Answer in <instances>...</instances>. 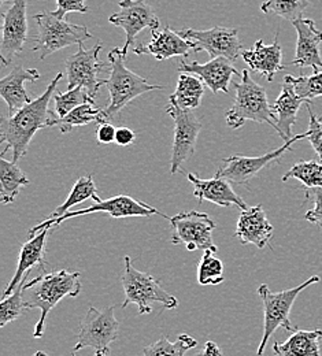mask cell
Masks as SVG:
<instances>
[{"instance_id":"17","label":"cell","mask_w":322,"mask_h":356,"mask_svg":"<svg viewBox=\"0 0 322 356\" xmlns=\"http://www.w3.org/2000/svg\"><path fill=\"white\" fill-rule=\"evenodd\" d=\"M298 33L296 52L293 60L285 66L312 67L314 73L322 70L320 45L322 44V32L316 26V22L309 18H298L292 22Z\"/></svg>"},{"instance_id":"37","label":"cell","mask_w":322,"mask_h":356,"mask_svg":"<svg viewBox=\"0 0 322 356\" xmlns=\"http://www.w3.org/2000/svg\"><path fill=\"white\" fill-rule=\"evenodd\" d=\"M24 284H21L10 296L3 298L0 303V327H4L7 323L18 319L25 310H28L22 293Z\"/></svg>"},{"instance_id":"11","label":"cell","mask_w":322,"mask_h":356,"mask_svg":"<svg viewBox=\"0 0 322 356\" xmlns=\"http://www.w3.org/2000/svg\"><path fill=\"white\" fill-rule=\"evenodd\" d=\"M166 113L175 121V140L170 159V175L175 176L180 168L195 154L198 136L202 131V124L193 110H184L169 97Z\"/></svg>"},{"instance_id":"42","label":"cell","mask_w":322,"mask_h":356,"mask_svg":"<svg viewBox=\"0 0 322 356\" xmlns=\"http://www.w3.org/2000/svg\"><path fill=\"white\" fill-rule=\"evenodd\" d=\"M136 141V134L129 128H118L115 136V144L121 147H128Z\"/></svg>"},{"instance_id":"13","label":"cell","mask_w":322,"mask_h":356,"mask_svg":"<svg viewBox=\"0 0 322 356\" xmlns=\"http://www.w3.org/2000/svg\"><path fill=\"white\" fill-rule=\"evenodd\" d=\"M83 44H79V51L65 60L67 88L84 87L95 99L100 87L106 86V80L99 79V74L104 70V63L99 59L103 44L99 42L90 49H86Z\"/></svg>"},{"instance_id":"4","label":"cell","mask_w":322,"mask_h":356,"mask_svg":"<svg viewBox=\"0 0 322 356\" xmlns=\"http://www.w3.org/2000/svg\"><path fill=\"white\" fill-rule=\"evenodd\" d=\"M110 77L106 80L110 100L104 108L108 120L115 118L134 99L151 90H161L166 87L148 83L145 79L134 73L125 66V56L121 48H113L108 55Z\"/></svg>"},{"instance_id":"9","label":"cell","mask_w":322,"mask_h":356,"mask_svg":"<svg viewBox=\"0 0 322 356\" xmlns=\"http://www.w3.org/2000/svg\"><path fill=\"white\" fill-rule=\"evenodd\" d=\"M93 213H106L113 218L121 220V218H132V217H151V216H159L163 218L170 220L169 217H166L163 213H161L159 210H156L155 207L138 202L136 199L127 196V195H118L114 197H110L107 200H100V202H95V204L87 209H81V210H76V211H69L65 216L59 217L58 220L54 221H47L45 220L43 222L33 226L29 230V237H33L35 234L40 233L43 229L48 227H56L61 223L67 221V220H73L81 216H87V214H93Z\"/></svg>"},{"instance_id":"25","label":"cell","mask_w":322,"mask_h":356,"mask_svg":"<svg viewBox=\"0 0 322 356\" xmlns=\"http://www.w3.org/2000/svg\"><path fill=\"white\" fill-rule=\"evenodd\" d=\"M303 103H312L302 97H299L293 89V86L282 80V89L280 96L277 97L275 104L272 106L277 117L276 129L277 134L285 141L291 140L292 136V128L296 124L299 108Z\"/></svg>"},{"instance_id":"26","label":"cell","mask_w":322,"mask_h":356,"mask_svg":"<svg viewBox=\"0 0 322 356\" xmlns=\"http://www.w3.org/2000/svg\"><path fill=\"white\" fill-rule=\"evenodd\" d=\"M322 330H295L285 343H275L277 356H320Z\"/></svg>"},{"instance_id":"14","label":"cell","mask_w":322,"mask_h":356,"mask_svg":"<svg viewBox=\"0 0 322 356\" xmlns=\"http://www.w3.org/2000/svg\"><path fill=\"white\" fill-rule=\"evenodd\" d=\"M118 6L120 11L110 15L108 22L124 29L127 40L121 48V52L127 58L129 48L136 44L138 33L147 28L151 29V32L158 31L161 21L145 0H121Z\"/></svg>"},{"instance_id":"34","label":"cell","mask_w":322,"mask_h":356,"mask_svg":"<svg viewBox=\"0 0 322 356\" xmlns=\"http://www.w3.org/2000/svg\"><path fill=\"white\" fill-rule=\"evenodd\" d=\"M225 281L224 264L214 257L213 251H204L198 266L199 285H220Z\"/></svg>"},{"instance_id":"10","label":"cell","mask_w":322,"mask_h":356,"mask_svg":"<svg viewBox=\"0 0 322 356\" xmlns=\"http://www.w3.org/2000/svg\"><path fill=\"white\" fill-rule=\"evenodd\" d=\"M169 221L172 225V243L175 245H184L189 252L196 250L217 252L218 248L213 240V232L217 225L209 214L192 210L180 213Z\"/></svg>"},{"instance_id":"6","label":"cell","mask_w":322,"mask_h":356,"mask_svg":"<svg viewBox=\"0 0 322 356\" xmlns=\"http://www.w3.org/2000/svg\"><path fill=\"white\" fill-rule=\"evenodd\" d=\"M317 282H320V277L313 275L303 284H300L295 288H291V289L281 291V292H272L266 284H262L258 288V295L261 296V299L264 302L265 325H264V336H262V340L257 350V355H264V351L266 348L269 339L273 336V333L278 327H282L287 332L296 330V327L293 326V323L289 319L292 306L302 291H305L307 286L314 285Z\"/></svg>"},{"instance_id":"19","label":"cell","mask_w":322,"mask_h":356,"mask_svg":"<svg viewBox=\"0 0 322 356\" xmlns=\"http://www.w3.org/2000/svg\"><path fill=\"white\" fill-rule=\"evenodd\" d=\"M193 185V196L199 203L207 200L220 207H236L240 211L247 209L245 202L234 192L232 182L227 178L214 176L210 179H202L193 173L185 175Z\"/></svg>"},{"instance_id":"39","label":"cell","mask_w":322,"mask_h":356,"mask_svg":"<svg viewBox=\"0 0 322 356\" xmlns=\"http://www.w3.org/2000/svg\"><path fill=\"white\" fill-rule=\"evenodd\" d=\"M312 199L313 200V209H310L306 214L305 218L309 222L314 223L320 226L322 229V189L321 188H313V189H306V200Z\"/></svg>"},{"instance_id":"44","label":"cell","mask_w":322,"mask_h":356,"mask_svg":"<svg viewBox=\"0 0 322 356\" xmlns=\"http://www.w3.org/2000/svg\"><path fill=\"white\" fill-rule=\"evenodd\" d=\"M33 356H48L47 355V354H45V353H43V351H38V353H36V354H35V355Z\"/></svg>"},{"instance_id":"32","label":"cell","mask_w":322,"mask_h":356,"mask_svg":"<svg viewBox=\"0 0 322 356\" xmlns=\"http://www.w3.org/2000/svg\"><path fill=\"white\" fill-rule=\"evenodd\" d=\"M295 178L300 181L305 189L321 188L322 189V162L321 161H302L295 163L284 176L282 181Z\"/></svg>"},{"instance_id":"27","label":"cell","mask_w":322,"mask_h":356,"mask_svg":"<svg viewBox=\"0 0 322 356\" xmlns=\"http://www.w3.org/2000/svg\"><path fill=\"white\" fill-rule=\"evenodd\" d=\"M104 121H108L106 111L96 107L95 102H88L76 107L62 118H58L55 114V117L49 122V127H58L62 134H69L77 127H84L92 122L102 124Z\"/></svg>"},{"instance_id":"18","label":"cell","mask_w":322,"mask_h":356,"mask_svg":"<svg viewBox=\"0 0 322 356\" xmlns=\"http://www.w3.org/2000/svg\"><path fill=\"white\" fill-rule=\"evenodd\" d=\"M180 73H191L198 76L213 93L224 92L230 93V83L233 76H241L233 66V62L224 58H213L207 63H198L193 62H185L182 60L179 66Z\"/></svg>"},{"instance_id":"29","label":"cell","mask_w":322,"mask_h":356,"mask_svg":"<svg viewBox=\"0 0 322 356\" xmlns=\"http://www.w3.org/2000/svg\"><path fill=\"white\" fill-rule=\"evenodd\" d=\"M204 95V83L191 73H182L177 80V87L170 96L179 107L184 110H196Z\"/></svg>"},{"instance_id":"28","label":"cell","mask_w":322,"mask_h":356,"mask_svg":"<svg viewBox=\"0 0 322 356\" xmlns=\"http://www.w3.org/2000/svg\"><path fill=\"white\" fill-rule=\"evenodd\" d=\"M28 184L26 175L15 162L0 159V200L3 204H11Z\"/></svg>"},{"instance_id":"43","label":"cell","mask_w":322,"mask_h":356,"mask_svg":"<svg viewBox=\"0 0 322 356\" xmlns=\"http://www.w3.org/2000/svg\"><path fill=\"white\" fill-rule=\"evenodd\" d=\"M195 356H224L223 355V351H221V348L218 347V344L217 343H214V341H211V340H209V341H206V344H204V347H203V350L200 351V353H198V354H195Z\"/></svg>"},{"instance_id":"7","label":"cell","mask_w":322,"mask_h":356,"mask_svg":"<svg viewBox=\"0 0 322 356\" xmlns=\"http://www.w3.org/2000/svg\"><path fill=\"white\" fill-rule=\"evenodd\" d=\"M38 22V36L35 38L36 45L32 51L40 54V59L45 60L54 52L74 44H83L86 40L92 39L88 28L84 25H74L55 15L54 11H43L35 15Z\"/></svg>"},{"instance_id":"24","label":"cell","mask_w":322,"mask_h":356,"mask_svg":"<svg viewBox=\"0 0 322 356\" xmlns=\"http://www.w3.org/2000/svg\"><path fill=\"white\" fill-rule=\"evenodd\" d=\"M241 58L252 72L265 76L268 81H273L277 73L287 67L282 63V49L278 42V33L273 44L265 45L264 40H258L252 49L241 52Z\"/></svg>"},{"instance_id":"3","label":"cell","mask_w":322,"mask_h":356,"mask_svg":"<svg viewBox=\"0 0 322 356\" xmlns=\"http://www.w3.org/2000/svg\"><path fill=\"white\" fill-rule=\"evenodd\" d=\"M236 89L234 103L225 114L227 127L236 131L245 121L269 124L276 128L277 117L269 104L266 89L255 83L248 70L241 72V83H233Z\"/></svg>"},{"instance_id":"20","label":"cell","mask_w":322,"mask_h":356,"mask_svg":"<svg viewBox=\"0 0 322 356\" xmlns=\"http://www.w3.org/2000/svg\"><path fill=\"white\" fill-rule=\"evenodd\" d=\"M275 229L261 204L240 211L236 226V237L241 244H252L259 250L269 245Z\"/></svg>"},{"instance_id":"1","label":"cell","mask_w":322,"mask_h":356,"mask_svg":"<svg viewBox=\"0 0 322 356\" xmlns=\"http://www.w3.org/2000/svg\"><path fill=\"white\" fill-rule=\"evenodd\" d=\"M62 77L63 74L58 73L38 99L32 100L29 104L18 110L14 115L8 117V120H3L1 141L7 143L3 155L8 149H11L13 162L18 163V161L26 155L35 134L40 129L49 127L51 120L55 117V113H51L48 110L49 100L54 97L55 89Z\"/></svg>"},{"instance_id":"8","label":"cell","mask_w":322,"mask_h":356,"mask_svg":"<svg viewBox=\"0 0 322 356\" xmlns=\"http://www.w3.org/2000/svg\"><path fill=\"white\" fill-rule=\"evenodd\" d=\"M114 312V306L103 310L90 307L80 322L77 343L73 347V353H79L84 348H93L95 356H110V346L120 336V322Z\"/></svg>"},{"instance_id":"45","label":"cell","mask_w":322,"mask_h":356,"mask_svg":"<svg viewBox=\"0 0 322 356\" xmlns=\"http://www.w3.org/2000/svg\"><path fill=\"white\" fill-rule=\"evenodd\" d=\"M72 356H76V353H73V354H72Z\"/></svg>"},{"instance_id":"38","label":"cell","mask_w":322,"mask_h":356,"mask_svg":"<svg viewBox=\"0 0 322 356\" xmlns=\"http://www.w3.org/2000/svg\"><path fill=\"white\" fill-rule=\"evenodd\" d=\"M306 108L310 115V124H309V131H307V140L314 148L316 154L319 155L320 161L322 162V118H319L314 111H313V104L306 103Z\"/></svg>"},{"instance_id":"23","label":"cell","mask_w":322,"mask_h":356,"mask_svg":"<svg viewBox=\"0 0 322 356\" xmlns=\"http://www.w3.org/2000/svg\"><path fill=\"white\" fill-rule=\"evenodd\" d=\"M40 73L36 69H25L22 66H14L11 72L0 80V95L7 103L8 117L14 115L18 110L32 102L29 93L25 89L26 81H38Z\"/></svg>"},{"instance_id":"36","label":"cell","mask_w":322,"mask_h":356,"mask_svg":"<svg viewBox=\"0 0 322 356\" xmlns=\"http://www.w3.org/2000/svg\"><path fill=\"white\" fill-rule=\"evenodd\" d=\"M284 80L289 81L293 86L296 95L307 102H312L313 99L322 96V70L314 73L313 76L293 77L291 74H287Z\"/></svg>"},{"instance_id":"2","label":"cell","mask_w":322,"mask_h":356,"mask_svg":"<svg viewBox=\"0 0 322 356\" xmlns=\"http://www.w3.org/2000/svg\"><path fill=\"white\" fill-rule=\"evenodd\" d=\"M83 291L79 271L59 270L40 274L24 284V300L29 309H40V318L35 326L33 339L40 340L46 332L47 316L65 298H77Z\"/></svg>"},{"instance_id":"15","label":"cell","mask_w":322,"mask_h":356,"mask_svg":"<svg viewBox=\"0 0 322 356\" xmlns=\"http://www.w3.org/2000/svg\"><path fill=\"white\" fill-rule=\"evenodd\" d=\"M179 33L193 43V52L206 51L211 58L224 56L234 62L243 52V44L236 28L214 26L206 31L183 29Z\"/></svg>"},{"instance_id":"21","label":"cell","mask_w":322,"mask_h":356,"mask_svg":"<svg viewBox=\"0 0 322 356\" xmlns=\"http://www.w3.org/2000/svg\"><path fill=\"white\" fill-rule=\"evenodd\" d=\"M54 227L43 229L40 233L35 234L29 238L25 244H22L18 258V265L14 277L8 282L7 288L3 292V298L10 296L21 284L25 282L28 273L33 267H45L47 265L46 261V244L47 236Z\"/></svg>"},{"instance_id":"16","label":"cell","mask_w":322,"mask_h":356,"mask_svg":"<svg viewBox=\"0 0 322 356\" xmlns=\"http://www.w3.org/2000/svg\"><path fill=\"white\" fill-rule=\"evenodd\" d=\"M3 21L0 59L6 67L22 52L28 40V0H13L8 11L3 14Z\"/></svg>"},{"instance_id":"33","label":"cell","mask_w":322,"mask_h":356,"mask_svg":"<svg viewBox=\"0 0 322 356\" xmlns=\"http://www.w3.org/2000/svg\"><path fill=\"white\" fill-rule=\"evenodd\" d=\"M309 4V0H268L261 4V11L264 14H275L293 22L295 19L302 18Z\"/></svg>"},{"instance_id":"41","label":"cell","mask_w":322,"mask_h":356,"mask_svg":"<svg viewBox=\"0 0 322 356\" xmlns=\"http://www.w3.org/2000/svg\"><path fill=\"white\" fill-rule=\"evenodd\" d=\"M115 136H117V128L108 121L99 124L96 128V138L99 144L115 143Z\"/></svg>"},{"instance_id":"40","label":"cell","mask_w":322,"mask_h":356,"mask_svg":"<svg viewBox=\"0 0 322 356\" xmlns=\"http://www.w3.org/2000/svg\"><path fill=\"white\" fill-rule=\"evenodd\" d=\"M56 1H58V8L54 13L61 19H65L66 14L69 13H81V14L88 13L86 0H56Z\"/></svg>"},{"instance_id":"30","label":"cell","mask_w":322,"mask_h":356,"mask_svg":"<svg viewBox=\"0 0 322 356\" xmlns=\"http://www.w3.org/2000/svg\"><path fill=\"white\" fill-rule=\"evenodd\" d=\"M88 199H93L95 202H100V197L97 195V188L96 184L93 181L92 176H83L79 178L72 189V192L69 193V196L66 197V200L55 209V211L47 217V221H54L58 220L59 217L65 216L66 213L70 211L72 207L88 200Z\"/></svg>"},{"instance_id":"31","label":"cell","mask_w":322,"mask_h":356,"mask_svg":"<svg viewBox=\"0 0 322 356\" xmlns=\"http://www.w3.org/2000/svg\"><path fill=\"white\" fill-rule=\"evenodd\" d=\"M198 346L189 334H180L176 341H170L168 337L162 336L154 344L143 348V356H185V354Z\"/></svg>"},{"instance_id":"22","label":"cell","mask_w":322,"mask_h":356,"mask_svg":"<svg viewBox=\"0 0 322 356\" xmlns=\"http://www.w3.org/2000/svg\"><path fill=\"white\" fill-rule=\"evenodd\" d=\"M151 33V42L135 47L136 55H152L158 60H165L175 56H188L193 51V43L184 39L179 32L172 31L168 25L162 31Z\"/></svg>"},{"instance_id":"12","label":"cell","mask_w":322,"mask_h":356,"mask_svg":"<svg viewBox=\"0 0 322 356\" xmlns=\"http://www.w3.org/2000/svg\"><path fill=\"white\" fill-rule=\"evenodd\" d=\"M303 138H307V132L293 136L291 140L285 141L280 148L264 154L261 156H244L237 154L230 155V158L223 159V165L216 175L220 177L227 178L232 184L248 185L250 181L257 177L261 170H264L273 162H278L280 158L287 151H291L293 143Z\"/></svg>"},{"instance_id":"5","label":"cell","mask_w":322,"mask_h":356,"mask_svg":"<svg viewBox=\"0 0 322 356\" xmlns=\"http://www.w3.org/2000/svg\"><path fill=\"white\" fill-rule=\"evenodd\" d=\"M121 282L125 292L122 309H127L129 305H136L138 314L145 315L152 312L154 305L156 303L162 305L166 310L179 307L177 298L165 291L159 280L134 266L129 257H125V271L121 277Z\"/></svg>"},{"instance_id":"35","label":"cell","mask_w":322,"mask_h":356,"mask_svg":"<svg viewBox=\"0 0 322 356\" xmlns=\"http://www.w3.org/2000/svg\"><path fill=\"white\" fill-rule=\"evenodd\" d=\"M88 102H95V99L91 97V95L84 87L67 89V92H65V93H56V95H54L55 114L58 118H62V117L67 115L76 107H79L84 103H88Z\"/></svg>"}]
</instances>
